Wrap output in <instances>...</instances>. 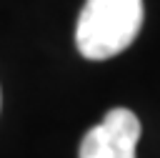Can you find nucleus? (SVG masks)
<instances>
[{"label": "nucleus", "mask_w": 160, "mask_h": 158, "mask_svg": "<svg viewBox=\"0 0 160 158\" xmlns=\"http://www.w3.org/2000/svg\"><path fill=\"white\" fill-rule=\"evenodd\" d=\"M0 103H2V95H0Z\"/></svg>", "instance_id": "obj_3"}, {"label": "nucleus", "mask_w": 160, "mask_h": 158, "mask_svg": "<svg viewBox=\"0 0 160 158\" xmlns=\"http://www.w3.org/2000/svg\"><path fill=\"white\" fill-rule=\"evenodd\" d=\"M140 120L128 108H112L80 140L78 158H135Z\"/></svg>", "instance_id": "obj_2"}, {"label": "nucleus", "mask_w": 160, "mask_h": 158, "mask_svg": "<svg viewBox=\"0 0 160 158\" xmlns=\"http://www.w3.org/2000/svg\"><path fill=\"white\" fill-rule=\"evenodd\" d=\"M142 0H85L75 45L88 60H108L122 53L142 28Z\"/></svg>", "instance_id": "obj_1"}]
</instances>
